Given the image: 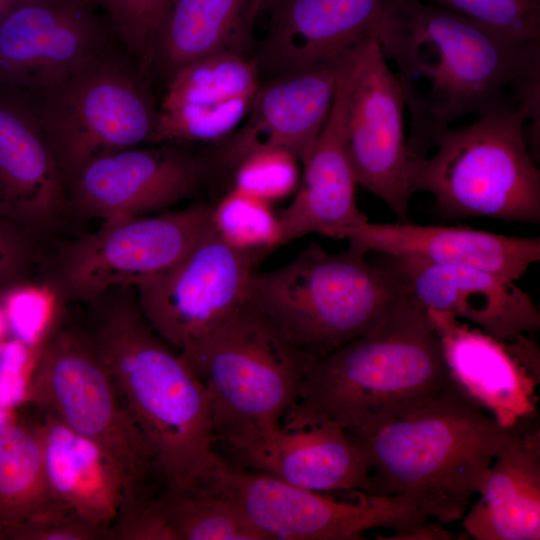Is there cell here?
I'll list each match as a JSON object with an SVG mask.
<instances>
[{"label": "cell", "instance_id": "7402d4cb", "mask_svg": "<svg viewBox=\"0 0 540 540\" xmlns=\"http://www.w3.org/2000/svg\"><path fill=\"white\" fill-rule=\"evenodd\" d=\"M384 267L429 310L473 323L485 334L508 340L540 328L532 297L516 281L471 268L440 267L385 256Z\"/></svg>", "mask_w": 540, "mask_h": 540}, {"label": "cell", "instance_id": "5bb4252c", "mask_svg": "<svg viewBox=\"0 0 540 540\" xmlns=\"http://www.w3.org/2000/svg\"><path fill=\"white\" fill-rule=\"evenodd\" d=\"M111 33L88 0H16L0 14V85L38 93L108 49Z\"/></svg>", "mask_w": 540, "mask_h": 540}, {"label": "cell", "instance_id": "5b68a950", "mask_svg": "<svg viewBox=\"0 0 540 540\" xmlns=\"http://www.w3.org/2000/svg\"><path fill=\"white\" fill-rule=\"evenodd\" d=\"M368 252L355 242L341 252L311 242L289 262L254 271L248 301L314 362L373 330L410 294Z\"/></svg>", "mask_w": 540, "mask_h": 540}, {"label": "cell", "instance_id": "52a82bcc", "mask_svg": "<svg viewBox=\"0 0 540 540\" xmlns=\"http://www.w3.org/2000/svg\"><path fill=\"white\" fill-rule=\"evenodd\" d=\"M180 355L210 396L215 444L281 425L313 363L248 300Z\"/></svg>", "mask_w": 540, "mask_h": 540}, {"label": "cell", "instance_id": "60d3db41", "mask_svg": "<svg viewBox=\"0 0 540 540\" xmlns=\"http://www.w3.org/2000/svg\"><path fill=\"white\" fill-rule=\"evenodd\" d=\"M7 328L4 313L2 308L0 307V339H3L5 330Z\"/></svg>", "mask_w": 540, "mask_h": 540}, {"label": "cell", "instance_id": "6da1fadb", "mask_svg": "<svg viewBox=\"0 0 540 540\" xmlns=\"http://www.w3.org/2000/svg\"><path fill=\"white\" fill-rule=\"evenodd\" d=\"M373 30L410 114V159L428 156L464 116L518 108L540 82V42L507 39L422 0H385Z\"/></svg>", "mask_w": 540, "mask_h": 540}, {"label": "cell", "instance_id": "cb8c5ba5", "mask_svg": "<svg viewBox=\"0 0 540 540\" xmlns=\"http://www.w3.org/2000/svg\"><path fill=\"white\" fill-rule=\"evenodd\" d=\"M534 420L510 427L499 445L479 500L461 518L472 538L540 539V431Z\"/></svg>", "mask_w": 540, "mask_h": 540}, {"label": "cell", "instance_id": "7bdbcfd3", "mask_svg": "<svg viewBox=\"0 0 540 540\" xmlns=\"http://www.w3.org/2000/svg\"><path fill=\"white\" fill-rule=\"evenodd\" d=\"M276 0H260L262 10H267Z\"/></svg>", "mask_w": 540, "mask_h": 540}, {"label": "cell", "instance_id": "ac0fdd59", "mask_svg": "<svg viewBox=\"0 0 540 540\" xmlns=\"http://www.w3.org/2000/svg\"><path fill=\"white\" fill-rule=\"evenodd\" d=\"M233 465L278 477L317 492L372 494L366 451L341 426L324 422L288 430L252 431L214 445ZM219 454V453H218Z\"/></svg>", "mask_w": 540, "mask_h": 540}, {"label": "cell", "instance_id": "7a4b0ae2", "mask_svg": "<svg viewBox=\"0 0 540 540\" xmlns=\"http://www.w3.org/2000/svg\"><path fill=\"white\" fill-rule=\"evenodd\" d=\"M452 383L427 309L410 292L373 330L310 365L281 425L332 422L356 436L416 412Z\"/></svg>", "mask_w": 540, "mask_h": 540}, {"label": "cell", "instance_id": "9a60e30c", "mask_svg": "<svg viewBox=\"0 0 540 540\" xmlns=\"http://www.w3.org/2000/svg\"><path fill=\"white\" fill-rule=\"evenodd\" d=\"M176 145L135 146L94 159L67 185V204L105 221L164 212L195 196L213 173L210 161Z\"/></svg>", "mask_w": 540, "mask_h": 540}, {"label": "cell", "instance_id": "484cf974", "mask_svg": "<svg viewBox=\"0 0 540 540\" xmlns=\"http://www.w3.org/2000/svg\"><path fill=\"white\" fill-rule=\"evenodd\" d=\"M260 0H172L156 35L150 69L168 78L217 53L247 55Z\"/></svg>", "mask_w": 540, "mask_h": 540}, {"label": "cell", "instance_id": "836d02e7", "mask_svg": "<svg viewBox=\"0 0 540 540\" xmlns=\"http://www.w3.org/2000/svg\"><path fill=\"white\" fill-rule=\"evenodd\" d=\"M49 284L18 285L3 300V313L13 338L39 349L50 334L60 303Z\"/></svg>", "mask_w": 540, "mask_h": 540}, {"label": "cell", "instance_id": "ffe728a7", "mask_svg": "<svg viewBox=\"0 0 540 540\" xmlns=\"http://www.w3.org/2000/svg\"><path fill=\"white\" fill-rule=\"evenodd\" d=\"M66 206L33 94L0 85V218L31 234L52 226Z\"/></svg>", "mask_w": 540, "mask_h": 540}, {"label": "cell", "instance_id": "f35d334b", "mask_svg": "<svg viewBox=\"0 0 540 540\" xmlns=\"http://www.w3.org/2000/svg\"><path fill=\"white\" fill-rule=\"evenodd\" d=\"M457 535L444 529L439 521L429 520L404 531L394 532L390 537H381L389 540H454Z\"/></svg>", "mask_w": 540, "mask_h": 540}, {"label": "cell", "instance_id": "9c48e42d", "mask_svg": "<svg viewBox=\"0 0 540 540\" xmlns=\"http://www.w3.org/2000/svg\"><path fill=\"white\" fill-rule=\"evenodd\" d=\"M32 94L65 189L94 159L152 143L158 108L145 77L109 48Z\"/></svg>", "mask_w": 540, "mask_h": 540}, {"label": "cell", "instance_id": "83f0119b", "mask_svg": "<svg viewBox=\"0 0 540 540\" xmlns=\"http://www.w3.org/2000/svg\"><path fill=\"white\" fill-rule=\"evenodd\" d=\"M66 509L53 494L34 425L12 421L0 432V528H15ZM69 511V510H68Z\"/></svg>", "mask_w": 540, "mask_h": 540}, {"label": "cell", "instance_id": "277c9868", "mask_svg": "<svg viewBox=\"0 0 540 540\" xmlns=\"http://www.w3.org/2000/svg\"><path fill=\"white\" fill-rule=\"evenodd\" d=\"M509 428L454 382L416 412L351 436L371 465L372 495H405L460 520L482 491Z\"/></svg>", "mask_w": 540, "mask_h": 540}, {"label": "cell", "instance_id": "603a6c76", "mask_svg": "<svg viewBox=\"0 0 540 540\" xmlns=\"http://www.w3.org/2000/svg\"><path fill=\"white\" fill-rule=\"evenodd\" d=\"M385 0H276L257 57L275 75L336 63L371 28Z\"/></svg>", "mask_w": 540, "mask_h": 540}, {"label": "cell", "instance_id": "f1b7e54d", "mask_svg": "<svg viewBox=\"0 0 540 540\" xmlns=\"http://www.w3.org/2000/svg\"><path fill=\"white\" fill-rule=\"evenodd\" d=\"M260 85L257 57L232 52L212 54L182 66L168 78L159 109L253 98Z\"/></svg>", "mask_w": 540, "mask_h": 540}, {"label": "cell", "instance_id": "ba28073f", "mask_svg": "<svg viewBox=\"0 0 540 540\" xmlns=\"http://www.w3.org/2000/svg\"><path fill=\"white\" fill-rule=\"evenodd\" d=\"M25 400L96 444L115 462L130 490L127 514L146 505L163 486L151 452L86 331L63 328L47 337Z\"/></svg>", "mask_w": 540, "mask_h": 540}, {"label": "cell", "instance_id": "2e32d148", "mask_svg": "<svg viewBox=\"0 0 540 540\" xmlns=\"http://www.w3.org/2000/svg\"><path fill=\"white\" fill-rule=\"evenodd\" d=\"M452 381L503 427L536 418L540 353L527 334L498 340L449 313L427 309Z\"/></svg>", "mask_w": 540, "mask_h": 540}, {"label": "cell", "instance_id": "1f68e13d", "mask_svg": "<svg viewBox=\"0 0 540 540\" xmlns=\"http://www.w3.org/2000/svg\"><path fill=\"white\" fill-rule=\"evenodd\" d=\"M107 20L143 76L172 0H88Z\"/></svg>", "mask_w": 540, "mask_h": 540}, {"label": "cell", "instance_id": "30bf717a", "mask_svg": "<svg viewBox=\"0 0 540 540\" xmlns=\"http://www.w3.org/2000/svg\"><path fill=\"white\" fill-rule=\"evenodd\" d=\"M232 503L264 539L355 540L376 528L404 531L435 517L405 495L357 494L337 500L263 472L231 464L215 450L195 477Z\"/></svg>", "mask_w": 540, "mask_h": 540}, {"label": "cell", "instance_id": "d6986e66", "mask_svg": "<svg viewBox=\"0 0 540 540\" xmlns=\"http://www.w3.org/2000/svg\"><path fill=\"white\" fill-rule=\"evenodd\" d=\"M336 63L275 76L260 85L242 126L216 142L208 156L213 172L232 173L248 156L271 149L308 159L329 114Z\"/></svg>", "mask_w": 540, "mask_h": 540}, {"label": "cell", "instance_id": "4fadbf2b", "mask_svg": "<svg viewBox=\"0 0 540 540\" xmlns=\"http://www.w3.org/2000/svg\"><path fill=\"white\" fill-rule=\"evenodd\" d=\"M405 104L373 24L362 37L346 106L347 151L358 185L381 199L397 222L410 221L412 193L404 132Z\"/></svg>", "mask_w": 540, "mask_h": 540}, {"label": "cell", "instance_id": "e0dca14e", "mask_svg": "<svg viewBox=\"0 0 540 540\" xmlns=\"http://www.w3.org/2000/svg\"><path fill=\"white\" fill-rule=\"evenodd\" d=\"M359 44L336 62V89L329 114L291 203L276 215V249L309 234L342 239L343 233L369 221L356 202L358 185L347 151L345 121Z\"/></svg>", "mask_w": 540, "mask_h": 540}, {"label": "cell", "instance_id": "4dcf8cb0", "mask_svg": "<svg viewBox=\"0 0 540 540\" xmlns=\"http://www.w3.org/2000/svg\"><path fill=\"white\" fill-rule=\"evenodd\" d=\"M212 226L233 245L263 257L276 250L277 221L269 202L236 188L213 204Z\"/></svg>", "mask_w": 540, "mask_h": 540}, {"label": "cell", "instance_id": "b9f144b4", "mask_svg": "<svg viewBox=\"0 0 540 540\" xmlns=\"http://www.w3.org/2000/svg\"><path fill=\"white\" fill-rule=\"evenodd\" d=\"M16 0H0V14H2Z\"/></svg>", "mask_w": 540, "mask_h": 540}, {"label": "cell", "instance_id": "8fae6325", "mask_svg": "<svg viewBox=\"0 0 540 540\" xmlns=\"http://www.w3.org/2000/svg\"><path fill=\"white\" fill-rule=\"evenodd\" d=\"M213 204L102 221L67 243L48 282L61 301L89 302L117 287H134L180 260L212 225Z\"/></svg>", "mask_w": 540, "mask_h": 540}, {"label": "cell", "instance_id": "e575fe53", "mask_svg": "<svg viewBox=\"0 0 540 540\" xmlns=\"http://www.w3.org/2000/svg\"><path fill=\"white\" fill-rule=\"evenodd\" d=\"M298 163L293 155L283 150L256 152L234 170L233 188L267 202L283 198L297 187Z\"/></svg>", "mask_w": 540, "mask_h": 540}, {"label": "cell", "instance_id": "d4e9b609", "mask_svg": "<svg viewBox=\"0 0 540 540\" xmlns=\"http://www.w3.org/2000/svg\"><path fill=\"white\" fill-rule=\"evenodd\" d=\"M46 476L57 500L70 512L110 532L131 507L127 481L115 462L96 444L43 412L34 425Z\"/></svg>", "mask_w": 540, "mask_h": 540}, {"label": "cell", "instance_id": "d590c367", "mask_svg": "<svg viewBox=\"0 0 540 540\" xmlns=\"http://www.w3.org/2000/svg\"><path fill=\"white\" fill-rule=\"evenodd\" d=\"M6 537L17 540L108 539V535L104 531L64 509L49 513L15 528Z\"/></svg>", "mask_w": 540, "mask_h": 540}, {"label": "cell", "instance_id": "7c38bea8", "mask_svg": "<svg viewBox=\"0 0 540 540\" xmlns=\"http://www.w3.org/2000/svg\"><path fill=\"white\" fill-rule=\"evenodd\" d=\"M261 259V254L227 241L211 225L180 260L133 288L150 326L183 353L246 303Z\"/></svg>", "mask_w": 540, "mask_h": 540}, {"label": "cell", "instance_id": "44dd1931", "mask_svg": "<svg viewBox=\"0 0 540 540\" xmlns=\"http://www.w3.org/2000/svg\"><path fill=\"white\" fill-rule=\"evenodd\" d=\"M342 239L368 251L440 267L471 268L518 281L540 261L539 237H516L465 226L364 222Z\"/></svg>", "mask_w": 540, "mask_h": 540}, {"label": "cell", "instance_id": "3957f363", "mask_svg": "<svg viewBox=\"0 0 540 540\" xmlns=\"http://www.w3.org/2000/svg\"><path fill=\"white\" fill-rule=\"evenodd\" d=\"M87 330L144 438L165 485L190 482L214 452L210 396L182 358L144 317L133 287L89 301Z\"/></svg>", "mask_w": 540, "mask_h": 540}, {"label": "cell", "instance_id": "8992f818", "mask_svg": "<svg viewBox=\"0 0 540 540\" xmlns=\"http://www.w3.org/2000/svg\"><path fill=\"white\" fill-rule=\"evenodd\" d=\"M528 110L518 108L448 128L432 155L410 159L412 194L428 192L446 218L540 222V170L525 136Z\"/></svg>", "mask_w": 540, "mask_h": 540}, {"label": "cell", "instance_id": "f546056e", "mask_svg": "<svg viewBox=\"0 0 540 540\" xmlns=\"http://www.w3.org/2000/svg\"><path fill=\"white\" fill-rule=\"evenodd\" d=\"M253 100L254 97H242L220 104L158 108L152 143L218 142L237 129Z\"/></svg>", "mask_w": 540, "mask_h": 540}, {"label": "cell", "instance_id": "4316f807", "mask_svg": "<svg viewBox=\"0 0 540 540\" xmlns=\"http://www.w3.org/2000/svg\"><path fill=\"white\" fill-rule=\"evenodd\" d=\"M144 515L152 540H265L232 503L196 478L162 486Z\"/></svg>", "mask_w": 540, "mask_h": 540}, {"label": "cell", "instance_id": "74e56055", "mask_svg": "<svg viewBox=\"0 0 540 540\" xmlns=\"http://www.w3.org/2000/svg\"><path fill=\"white\" fill-rule=\"evenodd\" d=\"M29 233L0 218V283L20 278L33 260Z\"/></svg>", "mask_w": 540, "mask_h": 540}, {"label": "cell", "instance_id": "ab89813d", "mask_svg": "<svg viewBox=\"0 0 540 540\" xmlns=\"http://www.w3.org/2000/svg\"><path fill=\"white\" fill-rule=\"evenodd\" d=\"M12 421L8 409L0 407V432Z\"/></svg>", "mask_w": 540, "mask_h": 540}, {"label": "cell", "instance_id": "d6a6232c", "mask_svg": "<svg viewBox=\"0 0 540 540\" xmlns=\"http://www.w3.org/2000/svg\"><path fill=\"white\" fill-rule=\"evenodd\" d=\"M425 2L465 17L507 39L540 42V0H425Z\"/></svg>", "mask_w": 540, "mask_h": 540}, {"label": "cell", "instance_id": "ee69618b", "mask_svg": "<svg viewBox=\"0 0 540 540\" xmlns=\"http://www.w3.org/2000/svg\"><path fill=\"white\" fill-rule=\"evenodd\" d=\"M3 339H0V371H1V365H2V343Z\"/></svg>", "mask_w": 540, "mask_h": 540}, {"label": "cell", "instance_id": "8d00e7d4", "mask_svg": "<svg viewBox=\"0 0 540 540\" xmlns=\"http://www.w3.org/2000/svg\"><path fill=\"white\" fill-rule=\"evenodd\" d=\"M39 349L13 338L2 343L0 407L10 409L25 400L27 384Z\"/></svg>", "mask_w": 540, "mask_h": 540}]
</instances>
